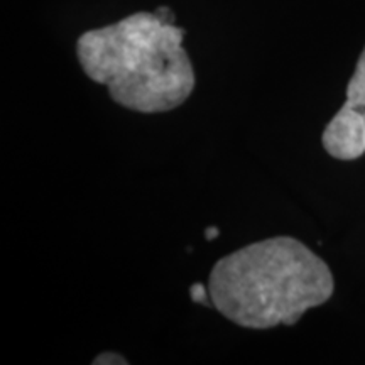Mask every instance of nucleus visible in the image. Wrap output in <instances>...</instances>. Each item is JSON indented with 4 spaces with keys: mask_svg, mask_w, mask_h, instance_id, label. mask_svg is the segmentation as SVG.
I'll return each instance as SVG.
<instances>
[{
    "mask_svg": "<svg viewBox=\"0 0 365 365\" xmlns=\"http://www.w3.org/2000/svg\"><path fill=\"white\" fill-rule=\"evenodd\" d=\"M328 264L294 237L279 235L245 245L213 266L208 293L213 308L249 330L293 327L331 298Z\"/></svg>",
    "mask_w": 365,
    "mask_h": 365,
    "instance_id": "nucleus-1",
    "label": "nucleus"
},
{
    "mask_svg": "<svg viewBox=\"0 0 365 365\" xmlns=\"http://www.w3.org/2000/svg\"><path fill=\"white\" fill-rule=\"evenodd\" d=\"M182 39L185 31L156 12H135L81 34L76 56L85 75L107 86L117 105L148 115L164 113L185 103L196 85Z\"/></svg>",
    "mask_w": 365,
    "mask_h": 365,
    "instance_id": "nucleus-2",
    "label": "nucleus"
},
{
    "mask_svg": "<svg viewBox=\"0 0 365 365\" xmlns=\"http://www.w3.org/2000/svg\"><path fill=\"white\" fill-rule=\"evenodd\" d=\"M218 237V228L217 227H208L207 230H205V239L207 240H213Z\"/></svg>",
    "mask_w": 365,
    "mask_h": 365,
    "instance_id": "nucleus-8",
    "label": "nucleus"
},
{
    "mask_svg": "<svg viewBox=\"0 0 365 365\" xmlns=\"http://www.w3.org/2000/svg\"><path fill=\"white\" fill-rule=\"evenodd\" d=\"M93 365H127L129 360H127L124 355L115 354V352H102L100 355L95 357Z\"/></svg>",
    "mask_w": 365,
    "mask_h": 365,
    "instance_id": "nucleus-6",
    "label": "nucleus"
},
{
    "mask_svg": "<svg viewBox=\"0 0 365 365\" xmlns=\"http://www.w3.org/2000/svg\"><path fill=\"white\" fill-rule=\"evenodd\" d=\"M345 103L352 105V107L365 108V48L362 54L359 56L352 78H350L349 85H346Z\"/></svg>",
    "mask_w": 365,
    "mask_h": 365,
    "instance_id": "nucleus-4",
    "label": "nucleus"
},
{
    "mask_svg": "<svg viewBox=\"0 0 365 365\" xmlns=\"http://www.w3.org/2000/svg\"><path fill=\"white\" fill-rule=\"evenodd\" d=\"M323 148L331 158L354 161L365 154V108L341 105L322 135Z\"/></svg>",
    "mask_w": 365,
    "mask_h": 365,
    "instance_id": "nucleus-3",
    "label": "nucleus"
},
{
    "mask_svg": "<svg viewBox=\"0 0 365 365\" xmlns=\"http://www.w3.org/2000/svg\"><path fill=\"white\" fill-rule=\"evenodd\" d=\"M156 14L161 21L168 22V24H175V14H173L170 7H159L156 9Z\"/></svg>",
    "mask_w": 365,
    "mask_h": 365,
    "instance_id": "nucleus-7",
    "label": "nucleus"
},
{
    "mask_svg": "<svg viewBox=\"0 0 365 365\" xmlns=\"http://www.w3.org/2000/svg\"><path fill=\"white\" fill-rule=\"evenodd\" d=\"M190 294H191V299H193L196 304L213 307L212 298H210V293H208V286H203L202 282H195V284L190 287Z\"/></svg>",
    "mask_w": 365,
    "mask_h": 365,
    "instance_id": "nucleus-5",
    "label": "nucleus"
}]
</instances>
